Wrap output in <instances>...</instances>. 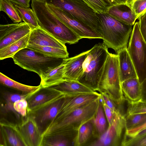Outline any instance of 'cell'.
<instances>
[{"label": "cell", "mask_w": 146, "mask_h": 146, "mask_svg": "<svg viewBox=\"0 0 146 146\" xmlns=\"http://www.w3.org/2000/svg\"><path fill=\"white\" fill-rule=\"evenodd\" d=\"M100 99L101 97L65 116L52 121L42 133V139L55 135L68 138L72 136L83 124L94 119Z\"/></svg>", "instance_id": "1"}, {"label": "cell", "mask_w": 146, "mask_h": 146, "mask_svg": "<svg viewBox=\"0 0 146 146\" xmlns=\"http://www.w3.org/2000/svg\"><path fill=\"white\" fill-rule=\"evenodd\" d=\"M31 6L39 27L57 39L71 44L81 39L50 10L45 0H32Z\"/></svg>", "instance_id": "2"}, {"label": "cell", "mask_w": 146, "mask_h": 146, "mask_svg": "<svg viewBox=\"0 0 146 146\" xmlns=\"http://www.w3.org/2000/svg\"><path fill=\"white\" fill-rule=\"evenodd\" d=\"M96 14L98 32L102 37L103 43L116 53L127 47L132 26L120 21L107 13Z\"/></svg>", "instance_id": "3"}, {"label": "cell", "mask_w": 146, "mask_h": 146, "mask_svg": "<svg viewBox=\"0 0 146 146\" xmlns=\"http://www.w3.org/2000/svg\"><path fill=\"white\" fill-rule=\"evenodd\" d=\"M12 58L15 64L36 73L40 78L63 63L65 59L48 55L27 47L20 50Z\"/></svg>", "instance_id": "4"}, {"label": "cell", "mask_w": 146, "mask_h": 146, "mask_svg": "<svg viewBox=\"0 0 146 146\" xmlns=\"http://www.w3.org/2000/svg\"><path fill=\"white\" fill-rule=\"evenodd\" d=\"M109 53L108 48L103 43L97 44L89 50L83 64L82 73L77 81L94 91H97Z\"/></svg>", "instance_id": "5"}, {"label": "cell", "mask_w": 146, "mask_h": 146, "mask_svg": "<svg viewBox=\"0 0 146 146\" xmlns=\"http://www.w3.org/2000/svg\"><path fill=\"white\" fill-rule=\"evenodd\" d=\"M97 91L120 105L125 101L122 92L117 54L109 52L100 79Z\"/></svg>", "instance_id": "6"}, {"label": "cell", "mask_w": 146, "mask_h": 146, "mask_svg": "<svg viewBox=\"0 0 146 146\" xmlns=\"http://www.w3.org/2000/svg\"><path fill=\"white\" fill-rule=\"evenodd\" d=\"M45 0L47 4L62 9L74 19L99 34L96 13L83 0Z\"/></svg>", "instance_id": "7"}, {"label": "cell", "mask_w": 146, "mask_h": 146, "mask_svg": "<svg viewBox=\"0 0 146 146\" xmlns=\"http://www.w3.org/2000/svg\"><path fill=\"white\" fill-rule=\"evenodd\" d=\"M127 50L141 84L146 78V43L140 31L138 22L134 24Z\"/></svg>", "instance_id": "8"}, {"label": "cell", "mask_w": 146, "mask_h": 146, "mask_svg": "<svg viewBox=\"0 0 146 146\" xmlns=\"http://www.w3.org/2000/svg\"><path fill=\"white\" fill-rule=\"evenodd\" d=\"M126 131L125 114L119 108L113 113L111 122L106 131L88 145L121 146Z\"/></svg>", "instance_id": "9"}, {"label": "cell", "mask_w": 146, "mask_h": 146, "mask_svg": "<svg viewBox=\"0 0 146 146\" xmlns=\"http://www.w3.org/2000/svg\"><path fill=\"white\" fill-rule=\"evenodd\" d=\"M66 96L63 94L60 95L36 107L28 113L35 120L41 135L56 117Z\"/></svg>", "instance_id": "10"}, {"label": "cell", "mask_w": 146, "mask_h": 146, "mask_svg": "<svg viewBox=\"0 0 146 146\" xmlns=\"http://www.w3.org/2000/svg\"><path fill=\"white\" fill-rule=\"evenodd\" d=\"M47 5L50 10L81 39L102 38L100 35L74 19L63 10L51 5Z\"/></svg>", "instance_id": "11"}, {"label": "cell", "mask_w": 146, "mask_h": 146, "mask_svg": "<svg viewBox=\"0 0 146 146\" xmlns=\"http://www.w3.org/2000/svg\"><path fill=\"white\" fill-rule=\"evenodd\" d=\"M101 96V94L97 92L94 93L66 95L60 110L52 121L60 119L76 109L88 105L99 98Z\"/></svg>", "instance_id": "12"}, {"label": "cell", "mask_w": 146, "mask_h": 146, "mask_svg": "<svg viewBox=\"0 0 146 146\" xmlns=\"http://www.w3.org/2000/svg\"><path fill=\"white\" fill-rule=\"evenodd\" d=\"M31 30L25 22L0 25V49L21 39Z\"/></svg>", "instance_id": "13"}, {"label": "cell", "mask_w": 146, "mask_h": 146, "mask_svg": "<svg viewBox=\"0 0 146 146\" xmlns=\"http://www.w3.org/2000/svg\"><path fill=\"white\" fill-rule=\"evenodd\" d=\"M17 126L25 146H42L43 139L41 133L31 115L27 114Z\"/></svg>", "instance_id": "14"}, {"label": "cell", "mask_w": 146, "mask_h": 146, "mask_svg": "<svg viewBox=\"0 0 146 146\" xmlns=\"http://www.w3.org/2000/svg\"><path fill=\"white\" fill-rule=\"evenodd\" d=\"M50 46L67 49L65 44L52 36L40 27L32 30L30 33L27 46Z\"/></svg>", "instance_id": "15"}, {"label": "cell", "mask_w": 146, "mask_h": 146, "mask_svg": "<svg viewBox=\"0 0 146 146\" xmlns=\"http://www.w3.org/2000/svg\"><path fill=\"white\" fill-rule=\"evenodd\" d=\"M88 50L74 56L65 58L64 64V79L77 81L83 72V64L86 58Z\"/></svg>", "instance_id": "16"}, {"label": "cell", "mask_w": 146, "mask_h": 146, "mask_svg": "<svg viewBox=\"0 0 146 146\" xmlns=\"http://www.w3.org/2000/svg\"><path fill=\"white\" fill-rule=\"evenodd\" d=\"M118 56L119 76L121 82L129 79L138 78L133 62L127 47L117 52Z\"/></svg>", "instance_id": "17"}, {"label": "cell", "mask_w": 146, "mask_h": 146, "mask_svg": "<svg viewBox=\"0 0 146 146\" xmlns=\"http://www.w3.org/2000/svg\"><path fill=\"white\" fill-rule=\"evenodd\" d=\"M1 133L2 134L4 144L12 146H25L17 125L1 121Z\"/></svg>", "instance_id": "18"}, {"label": "cell", "mask_w": 146, "mask_h": 146, "mask_svg": "<svg viewBox=\"0 0 146 146\" xmlns=\"http://www.w3.org/2000/svg\"><path fill=\"white\" fill-rule=\"evenodd\" d=\"M62 94L52 88L41 87L39 90L27 99L28 113L36 107Z\"/></svg>", "instance_id": "19"}, {"label": "cell", "mask_w": 146, "mask_h": 146, "mask_svg": "<svg viewBox=\"0 0 146 146\" xmlns=\"http://www.w3.org/2000/svg\"><path fill=\"white\" fill-rule=\"evenodd\" d=\"M66 95L96 92L77 81L66 80L51 87Z\"/></svg>", "instance_id": "20"}, {"label": "cell", "mask_w": 146, "mask_h": 146, "mask_svg": "<svg viewBox=\"0 0 146 146\" xmlns=\"http://www.w3.org/2000/svg\"><path fill=\"white\" fill-rule=\"evenodd\" d=\"M121 87L125 101L129 102L141 100V86L138 78H131L123 81L121 82Z\"/></svg>", "instance_id": "21"}, {"label": "cell", "mask_w": 146, "mask_h": 146, "mask_svg": "<svg viewBox=\"0 0 146 146\" xmlns=\"http://www.w3.org/2000/svg\"><path fill=\"white\" fill-rule=\"evenodd\" d=\"M107 13L120 21L132 26L136 20L130 7L126 3L112 6Z\"/></svg>", "instance_id": "22"}, {"label": "cell", "mask_w": 146, "mask_h": 146, "mask_svg": "<svg viewBox=\"0 0 146 146\" xmlns=\"http://www.w3.org/2000/svg\"><path fill=\"white\" fill-rule=\"evenodd\" d=\"M93 119L84 123L79 128L73 141L74 145H85L92 135H94Z\"/></svg>", "instance_id": "23"}, {"label": "cell", "mask_w": 146, "mask_h": 146, "mask_svg": "<svg viewBox=\"0 0 146 146\" xmlns=\"http://www.w3.org/2000/svg\"><path fill=\"white\" fill-rule=\"evenodd\" d=\"M64 69L63 63L41 78V86L49 87L65 80Z\"/></svg>", "instance_id": "24"}, {"label": "cell", "mask_w": 146, "mask_h": 146, "mask_svg": "<svg viewBox=\"0 0 146 146\" xmlns=\"http://www.w3.org/2000/svg\"><path fill=\"white\" fill-rule=\"evenodd\" d=\"M30 33L18 40L0 49V60L12 58L18 51L27 47Z\"/></svg>", "instance_id": "25"}, {"label": "cell", "mask_w": 146, "mask_h": 146, "mask_svg": "<svg viewBox=\"0 0 146 146\" xmlns=\"http://www.w3.org/2000/svg\"><path fill=\"white\" fill-rule=\"evenodd\" d=\"M0 82L4 85L21 91L23 94L33 95L41 87L40 85L32 86L24 84L9 78L3 73H0Z\"/></svg>", "instance_id": "26"}, {"label": "cell", "mask_w": 146, "mask_h": 146, "mask_svg": "<svg viewBox=\"0 0 146 146\" xmlns=\"http://www.w3.org/2000/svg\"><path fill=\"white\" fill-rule=\"evenodd\" d=\"M105 115L101 98L95 116L93 119L94 136L98 137L104 133L108 128L106 117Z\"/></svg>", "instance_id": "27"}, {"label": "cell", "mask_w": 146, "mask_h": 146, "mask_svg": "<svg viewBox=\"0 0 146 146\" xmlns=\"http://www.w3.org/2000/svg\"><path fill=\"white\" fill-rule=\"evenodd\" d=\"M22 20L28 25L31 30L39 27L36 15L32 9L13 3Z\"/></svg>", "instance_id": "28"}, {"label": "cell", "mask_w": 146, "mask_h": 146, "mask_svg": "<svg viewBox=\"0 0 146 146\" xmlns=\"http://www.w3.org/2000/svg\"><path fill=\"white\" fill-rule=\"evenodd\" d=\"M0 11L4 12L15 23L22 20L13 3L8 0H0Z\"/></svg>", "instance_id": "29"}, {"label": "cell", "mask_w": 146, "mask_h": 146, "mask_svg": "<svg viewBox=\"0 0 146 146\" xmlns=\"http://www.w3.org/2000/svg\"><path fill=\"white\" fill-rule=\"evenodd\" d=\"M27 47L35 50L45 54L52 56L66 58H68L67 49L50 46H30Z\"/></svg>", "instance_id": "30"}, {"label": "cell", "mask_w": 146, "mask_h": 146, "mask_svg": "<svg viewBox=\"0 0 146 146\" xmlns=\"http://www.w3.org/2000/svg\"><path fill=\"white\" fill-rule=\"evenodd\" d=\"M126 131L139 127L146 122V113L125 116Z\"/></svg>", "instance_id": "31"}, {"label": "cell", "mask_w": 146, "mask_h": 146, "mask_svg": "<svg viewBox=\"0 0 146 146\" xmlns=\"http://www.w3.org/2000/svg\"><path fill=\"white\" fill-rule=\"evenodd\" d=\"M96 13H107L112 5L107 0H83Z\"/></svg>", "instance_id": "32"}, {"label": "cell", "mask_w": 146, "mask_h": 146, "mask_svg": "<svg viewBox=\"0 0 146 146\" xmlns=\"http://www.w3.org/2000/svg\"><path fill=\"white\" fill-rule=\"evenodd\" d=\"M136 19H139L146 13V0H126Z\"/></svg>", "instance_id": "33"}, {"label": "cell", "mask_w": 146, "mask_h": 146, "mask_svg": "<svg viewBox=\"0 0 146 146\" xmlns=\"http://www.w3.org/2000/svg\"><path fill=\"white\" fill-rule=\"evenodd\" d=\"M70 143L68 138L55 135L44 137L42 146H67L69 145Z\"/></svg>", "instance_id": "34"}, {"label": "cell", "mask_w": 146, "mask_h": 146, "mask_svg": "<svg viewBox=\"0 0 146 146\" xmlns=\"http://www.w3.org/2000/svg\"><path fill=\"white\" fill-rule=\"evenodd\" d=\"M127 103L128 106L125 116L146 113V102L140 100Z\"/></svg>", "instance_id": "35"}, {"label": "cell", "mask_w": 146, "mask_h": 146, "mask_svg": "<svg viewBox=\"0 0 146 146\" xmlns=\"http://www.w3.org/2000/svg\"><path fill=\"white\" fill-rule=\"evenodd\" d=\"M32 95L30 94L23 93L21 94L18 93L5 92L3 94V97L7 104L13 105L16 102L22 99L27 100Z\"/></svg>", "instance_id": "36"}, {"label": "cell", "mask_w": 146, "mask_h": 146, "mask_svg": "<svg viewBox=\"0 0 146 146\" xmlns=\"http://www.w3.org/2000/svg\"><path fill=\"white\" fill-rule=\"evenodd\" d=\"M13 108L17 114L18 113L23 117H25L28 113V102L26 99H22L15 102Z\"/></svg>", "instance_id": "37"}, {"label": "cell", "mask_w": 146, "mask_h": 146, "mask_svg": "<svg viewBox=\"0 0 146 146\" xmlns=\"http://www.w3.org/2000/svg\"><path fill=\"white\" fill-rule=\"evenodd\" d=\"M146 136V128L141 131L135 135L131 137H124L122 146H131V145Z\"/></svg>", "instance_id": "38"}, {"label": "cell", "mask_w": 146, "mask_h": 146, "mask_svg": "<svg viewBox=\"0 0 146 146\" xmlns=\"http://www.w3.org/2000/svg\"><path fill=\"white\" fill-rule=\"evenodd\" d=\"M138 20L140 31L146 43V13L141 16Z\"/></svg>", "instance_id": "39"}, {"label": "cell", "mask_w": 146, "mask_h": 146, "mask_svg": "<svg viewBox=\"0 0 146 146\" xmlns=\"http://www.w3.org/2000/svg\"><path fill=\"white\" fill-rule=\"evenodd\" d=\"M101 98L104 103L108 106L114 113L119 108L117 104L111 98L104 94H101Z\"/></svg>", "instance_id": "40"}, {"label": "cell", "mask_w": 146, "mask_h": 146, "mask_svg": "<svg viewBox=\"0 0 146 146\" xmlns=\"http://www.w3.org/2000/svg\"><path fill=\"white\" fill-rule=\"evenodd\" d=\"M146 128V122L139 127L126 131L124 137H133L138 133Z\"/></svg>", "instance_id": "41"}, {"label": "cell", "mask_w": 146, "mask_h": 146, "mask_svg": "<svg viewBox=\"0 0 146 146\" xmlns=\"http://www.w3.org/2000/svg\"><path fill=\"white\" fill-rule=\"evenodd\" d=\"M101 101L109 125L111 124V122L113 117V112L104 103L102 99Z\"/></svg>", "instance_id": "42"}, {"label": "cell", "mask_w": 146, "mask_h": 146, "mask_svg": "<svg viewBox=\"0 0 146 146\" xmlns=\"http://www.w3.org/2000/svg\"><path fill=\"white\" fill-rule=\"evenodd\" d=\"M141 101L146 102V78L141 84Z\"/></svg>", "instance_id": "43"}, {"label": "cell", "mask_w": 146, "mask_h": 146, "mask_svg": "<svg viewBox=\"0 0 146 146\" xmlns=\"http://www.w3.org/2000/svg\"><path fill=\"white\" fill-rule=\"evenodd\" d=\"M13 3H15L21 5L29 7L31 0H8Z\"/></svg>", "instance_id": "44"}, {"label": "cell", "mask_w": 146, "mask_h": 146, "mask_svg": "<svg viewBox=\"0 0 146 146\" xmlns=\"http://www.w3.org/2000/svg\"><path fill=\"white\" fill-rule=\"evenodd\" d=\"M135 146H146V136L133 143L131 145Z\"/></svg>", "instance_id": "45"}, {"label": "cell", "mask_w": 146, "mask_h": 146, "mask_svg": "<svg viewBox=\"0 0 146 146\" xmlns=\"http://www.w3.org/2000/svg\"><path fill=\"white\" fill-rule=\"evenodd\" d=\"M112 5L114 6L116 5L126 3V0H107Z\"/></svg>", "instance_id": "46"}]
</instances>
